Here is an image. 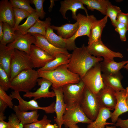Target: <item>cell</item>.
Listing matches in <instances>:
<instances>
[{
	"mask_svg": "<svg viewBox=\"0 0 128 128\" xmlns=\"http://www.w3.org/2000/svg\"><path fill=\"white\" fill-rule=\"evenodd\" d=\"M71 54L68 68L71 72L78 75L81 79L92 67L104 59L91 55L84 44L74 50Z\"/></svg>",
	"mask_w": 128,
	"mask_h": 128,
	"instance_id": "6da1fadb",
	"label": "cell"
},
{
	"mask_svg": "<svg viewBox=\"0 0 128 128\" xmlns=\"http://www.w3.org/2000/svg\"><path fill=\"white\" fill-rule=\"evenodd\" d=\"M39 77L45 78L52 83V87L58 88L69 84H75L81 79L78 74L69 70L67 64L61 65L55 70L46 71L39 69L37 70Z\"/></svg>",
	"mask_w": 128,
	"mask_h": 128,
	"instance_id": "7a4b0ae2",
	"label": "cell"
},
{
	"mask_svg": "<svg viewBox=\"0 0 128 128\" xmlns=\"http://www.w3.org/2000/svg\"><path fill=\"white\" fill-rule=\"evenodd\" d=\"M39 77L37 70L33 69L24 70L11 81L10 88L19 92H30L36 86Z\"/></svg>",
	"mask_w": 128,
	"mask_h": 128,
	"instance_id": "3957f363",
	"label": "cell"
},
{
	"mask_svg": "<svg viewBox=\"0 0 128 128\" xmlns=\"http://www.w3.org/2000/svg\"><path fill=\"white\" fill-rule=\"evenodd\" d=\"M62 87L66 108L71 109L80 106L85 87L82 80L77 83L66 84Z\"/></svg>",
	"mask_w": 128,
	"mask_h": 128,
	"instance_id": "277c9868",
	"label": "cell"
},
{
	"mask_svg": "<svg viewBox=\"0 0 128 128\" xmlns=\"http://www.w3.org/2000/svg\"><path fill=\"white\" fill-rule=\"evenodd\" d=\"M33 68L32 63L29 55L24 52L14 49L10 65L11 81L23 70Z\"/></svg>",
	"mask_w": 128,
	"mask_h": 128,
	"instance_id": "5b68a950",
	"label": "cell"
},
{
	"mask_svg": "<svg viewBox=\"0 0 128 128\" xmlns=\"http://www.w3.org/2000/svg\"><path fill=\"white\" fill-rule=\"evenodd\" d=\"M101 72L100 63H98L88 70L81 79L87 89L96 95L105 86Z\"/></svg>",
	"mask_w": 128,
	"mask_h": 128,
	"instance_id": "8992f818",
	"label": "cell"
},
{
	"mask_svg": "<svg viewBox=\"0 0 128 128\" xmlns=\"http://www.w3.org/2000/svg\"><path fill=\"white\" fill-rule=\"evenodd\" d=\"M80 106L88 118L92 121L96 119L100 108L97 96L86 87Z\"/></svg>",
	"mask_w": 128,
	"mask_h": 128,
	"instance_id": "52a82bcc",
	"label": "cell"
},
{
	"mask_svg": "<svg viewBox=\"0 0 128 128\" xmlns=\"http://www.w3.org/2000/svg\"><path fill=\"white\" fill-rule=\"evenodd\" d=\"M9 96L12 99H16L19 102L18 106L19 110L22 111L27 112L29 110L35 111L38 110H44L46 114L52 113L55 112L54 106L55 102H54L49 105L45 107L40 106L37 102L33 99L29 101L24 100L21 97L19 92L14 91Z\"/></svg>",
	"mask_w": 128,
	"mask_h": 128,
	"instance_id": "ba28073f",
	"label": "cell"
},
{
	"mask_svg": "<svg viewBox=\"0 0 128 128\" xmlns=\"http://www.w3.org/2000/svg\"><path fill=\"white\" fill-rule=\"evenodd\" d=\"M89 53L96 57H103L104 59L114 60L115 57L122 58V54L119 52L111 50L104 44L101 39L93 42L91 45L87 46Z\"/></svg>",
	"mask_w": 128,
	"mask_h": 128,
	"instance_id": "9c48e42d",
	"label": "cell"
},
{
	"mask_svg": "<svg viewBox=\"0 0 128 128\" xmlns=\"http://www.w3.org/2000/svg\"><path fill=\"white\" fill-rule=\"evenodd\" d=\"M63 121L66 128L78 123L89 124L92 121L86 116L80 105L71 109L66 108L63 116Z\"/></svg>",
	"mask_w": 128,
	"mask_h": 128,
	"instance_id": "30bf717a",
	"label": "cell"
},
{
	"mask_svg": "<svg viewBox=\"0 0 128 128\" xmlns=\"http://www.w3.org/2000/svg\"><path fill=\"white\" fill-rule=\"evenodd\" d=\"M116 91L111 88L105 86L96 95L101 108L114 110L116 105Z\"/></svg>",
	"mask_w": 128,
	"mask_h": 128,
	"instance_id": "8fae6325",
	"label": "cell"
},
{
	"mask_svg": "<svg viewBox=\"0 0 128 128\" xmlns=\"http://www.w3.org/2000/svg\"><path fill=\"white\" fill-rule=\"evenodd\" d=\"M50 26L46 30L45 37L49 42L54 46L60 48L67 50H73L77 47L75 41L71 38L64 39L54 32Z\"/></svg>",
	"mask_w": 128,
	"mask_h": 128,
	"instance_id": "7c38bea8",
	"label": "cell"
},
{
	"mask_svg": "<svg viewBox=\"0 0 128 128\" xmlns=\"http://www.w3.org/2000/svg\"><path fill=\"white\" fill-rule=\"evenodd\" d=\"M29 55L34 68L43 67L55 58L35 45L31 46Z\"/></svg>",
	"mask_w": 128,
	"mask_h": 128,
	"instance_id": "4fadbf2b",
	"label": "cell"
},
{
	"mask_svg": "<svg viewBox=\"0 0 128 128\" xmlns=\"http://www.w3.org/2000/svg\"><path fill=\"white\" fill-rule=\"evenodd\" d=\"M37 82L38 85L40 86V88L35 92L26 93L23 95V97L30 99L33 97V99L36 101L42 98H53L55 97V93L53 91H49L50 87L52 85V83L50 81L45 78H41L38 79Z\"/></svg>",
	"mask_w": 128,
	"mask_h": 128,
	"instance_id": "5bb4252c",
	"label": "cell"
},
{
	"mask_svg": "<svg viewBox=\"0 0 128 128\" xmlns=\"http://www.w3.org/2000/svg\"><path fill=\"white\" fill-rule=\"evenodd\" d=\"M97 20L93 15L86 16L80 13L77 15V20L79 23V27L75 35L70 38L75 41L77 37L83 36L88 37L91 26Z\"/></svg>",
	"mask_w": 128,
	"mask_h": 128,
	"instance_id": "9a60e30c",
	"label": "cell"
},
{
	"mask_svg": "<svg viewBox=\"0 0 128 128\" xmlns=\"http://www.w3.org/2000/svg\"><path fill=\"white\" fill-rule=\"evenodd\" d=\"M51 88L55 94L56 100L54 106L56 117L54 120L58 125L59 128H61L63 124V117L67 108L66 105L63 99V94L62 87Z\"/></svg>",
	"mask_w": 128,
	"mask_h": 128,
	"instance_id": "2e32d148",
	"label": "cell"
},
{
	"mask_svg": "<svg viewBox=\"0 0 128 128\" xmlns=\"http://www.w3.org/2000/svg\"><path fill=\"white\" fill-rule=\"evenodd\" d=\"M36 41L35 37L32 34H27L17 36L14 41L8 44L7 46L13 49L23 51L29 55L30 53L31 46Z\"/></svg>",
	"mask_w": 128,
	"mask_h": 128,
	"instance_id": "e0dca14e",
	"label": "cell"
},
{
	"mask_svg": "<svg viewBox=\"0 0 128 128\" xmlns=\"http://www.w3.org/2000/svg\"><path fill=\"white\" fill-rule=\"evenodd\" d=\"M32 34L36 39L35 45L55 58L60 54H70L67 50L58 48L52 45L49 42L45 36L38 34Z\"/></svg>",
	"mask_w": 128,
	"mask_h": 128,
	"instance_id": "ac0fdd59",
	"label": "cell"
},
{
	"mask_svg": "<svg viewBox=\"0 0 128 128\" xmlns=\"http://www.w3.org/2000/svg\"><path fill=\"white\" fill-rule=\"evenodd\" d=\"M61 7L59 11L64 18L68 19L66 17L67 11L70 10L72 11V18L77 20L76 13L79 9H81L85 11L86 16L89 15L87 9L84 6V4L80 0H64L60 2Z\"/></svg>",
	"mask_w": 128,
	"mask_h": 128,
	"instance_id": "d6986e66",
	"label": "cell"
},
{
	"mask_svg": "<svg viewBox=\"0 0 128 128\" xmlns=\"http://www.w3.org/2000/svg\"><path fill=\"white\" fill-rule=\"evenodd\" d=\"M116 95L117 103L114 112L112 113L111 117L112 122L115 123L123 114L128 112V106L126 102V91L124 90L116 91Z\"/></svg>",
	"mask_w": 128,
	"mask_h": 128,
	"instance_id": "ffe728a7",
	"label": "cell"
},
{
	"mask_svg": "<svg viewBox=\"0 0 128 128\" xmlns=\"http://www.w3.org/2000/svg\"><path fill=\"white\" fill-rule=\"evenodd\" d=\"M0 22L9 24L13 28L15 24L13 7L8 0L0 1Z\"/></svg>",
	"mask_w": 128,
	"mask_h": 128,
	"instance_id": "44dd1931",
	"label": "cell"
},
{
	"mask_svg": "<svg viewBox=\"0 0 128 128\" xmlns=\"http://www.w3.org/2000/svg\"><path fill=\"white\" fill-rule=\"evenodd\" d=\"M108 17L105 15L100 19L96 20L93 23L88 37V46H90L94 42L101 39V35L107 22Z\"/></svg>",
	"mask_w": 128,
	"mask_h": 128,
	"instance_id": "7402d4cb",
	"label": "cell"
},
{
	"mask_svg": "<svg viewBox=\"0 0 128 128\" xmlns=\"http://www.w3.org/2000/svg\"><path fill=\"white\" fill-rule=\"evenodd\" d=\"M14 49L0 44V67L5 70L10 78L11 63Z\"/></svg>",
	"mask_w": 128,
	"mask_h": 128,
	"instance_id": "603a6c76",
	"label": "cell"
},
{
	"mask_svg": "<svg viewBox=\"0 0 128 128\" xmlns=\"http://www.w3.org/2000/svg\"><path fill=\"white\" fill-rule=\"evenodd\" d=\"M50 27L57 31L58 35L65 39L70 38L75 34L79 27L78 22L77 21L73 24L66 23L60 26L51 25Z\"/></svg>",
	"mask_w": 128,
	"mask_h": 128,
	"instance_id": "cb8c5ba5",
	"label": "cell"
},
{
	"mask_svg": "<svg viewBox=\"0 0 128 128\" xmlns=\"http://www.w3.org/2000/svg\"><path fill=\"white\" fill-rule=\"evenodd\" d=\"M109 109L105 108H101L96 119L88 124L87 128H105L107 125H115L112 123L106 122L107 120L111 118V113Z\"/></svg>",
	"mask_w": 128,
	"mask_h": 128,
	"instance_id": "d4e9b609",
	"label": "cell"
},
{
	"mask_svg": "<svg viewBox=\"0 0 128 128\" xmlns=\"http://www.w3.org/2000/svg\"><path fill=\"white\" fill-rule=\"evenodd\" d=\"M105 85L110 87L116 91L125 89L123 87L121 81L123 78L120 72L114 74H101Z\"/></svg>",
	"mask_w": 128,
	"mask_h": 128,
	"instance_id": "484cf974",
	"label": "cell"
},
{
	"mask_svg": "<svg viewBox=\"0 0 128 128\" xmlns=\"http://www.w3.org/2000/svg\"><path fill=\"white\" fill-rule=\"evenodd\" d=\"M128 60L116 62L114 60L103 59L100 63V68L103 73L112 74L117 73L121 69L123 68L128 63Z\"/></svg>",
	"mask_w": 128,
	"mask_h": 128,
	"instance_id": "4316f807",
	"label": "cell"
},
{
	"mask_svg": "<svg viewBox=\"0 0 128 128\" xmlns=\"http://www.w3.org/2000/svg\"><path fill=\"white\" fill-rule=\"evenodd\" d=\"M15 114L23 124H29L37 121L39 114L38 110L28 112L22 111L19 109L18 106L14 105L13 109Z\"/></svg>",
	"mask_w": 128,
	"mask_h": 128,
	"instance_id": "83f0119b",
	"label": "cell"
},
{
	"mask_svg": "<svg viewBox=\"0 0 128 128\" xmlns=\"http://www.w3.org/2000/svg\"><path fill=\"white\" fill-rule=\"evenodd\" d=\"M71 55L70 54H59L54 60L49 62L44 67L39 69L46 71L53 70L61 65L68 64L69 62Z\"/></svg>",
	"mask_w": 128,
	"mask_h": 128,
	"instance_id": "f1b7e54d",
	"label": "cell"
},
{
	"mask_svg": "<svg viewBox=\"0 0 128 128\" xmlns=\"http://www.w3.org/2000/svg\"><path fill=\"white\" fill-rule=\"evenodd\" d=\"M84 5L87 6L89 10L93 11L94 9L106 15L107 7L111 2L108 0H80Z\"/></svg>",
	"mask_w": 128,
	"mask_h": 128,
	"instance_id": "f546056e",
	"label": "cell"
},
{
	"mask_svg": "<svg viewBox=\"0 0 128 128\" xmlns=\"http://www.w3.org/2000/svg\"><path fill=\"white\" fill-rule=\"evenodd\" d=\"M39 17L36 13L31 14L28 17L25 22L19 25L16 28L14 32L17 36L27 34L28 30L39 19Z\"/></svg>",
	"mask_w": 128,
	"mask_h": 128,
	"instance_id": "4dcf8cb0",
	"label": "cell"
},
{
	"mask_svg": "<svg viewBox=\"0 0 128 128\" xmlns=\"http://www.w3.org/2000/svg\"><path fill=\"white\" fill-rule=\"evenodd\" d=\"M51 21L49 17L46 18L44 21L39 19L28 30L27 33L38 34L45 36L47 28L51 25Z\"/></svg>",
	"mask_w": 128,
	"mask_h": 128,
	"instance_id": "1f68e13d",
	"label": "cell"
},
{
	"mask_svg": "<svg viewBox=\"0 0 128 128\" xmlns=\"http://www.w3.org/2000/svg\"><path fill=\"white\" fill-rule=\"evenodd\" d=\"M17 36L13 28L8 23H3V34L0 44L6 45L13 42Z\"/></svg>",
	"mask_w": 128,
	"mask_h": 128,
	"instance_id": "d6a6232c",
	"label": "cell"
},
{
	"mask_svg": "<svg viewBox=\"0 0 128 128\" xmlns=\"http://www.w3.org/2000/svg\"><path fill=\"white\" fill-rule=\"evenodd\" d=\"M122 12L120 8L113 5L110 3L108 5L106 12V15L110 18L112 25L115 28L116 27L117 16Z\"/></svg>",
	"mask_w": 128,
	"mask_h": 128,
	"instance_id": "836d02e7",
	"label": "cell"
},
{
	"mask_svg": "<svg viewBox=\"0 0 128 128\" xmlns=\"http://www.w3.org/2000/svg\"><path fill=\"white\" fill-rule=\"evenodd\" d=\"M9 1L13 8L25 10L30 14L36 12L35 10L30 5V0H10Z\"/></svg>",
	"mask_w": 128,
	"mask_h": 128,
	"instance_id": "e575fe53",
	"label": "cell"
},
{
	"mask_svg": "<svg viewBox=\"0 0 128 128\" xmlns=\"http://www.w3.org/2000/svg\"><path fill=\"white\" fill-rule=\"evenodd\" d=\"M15 19V24L13 28L14 31L21 22L28 17L31 14L27 11L22 9L13 8Z\"/></svg>",
	"mask_w": 128,
	"mask_h": 128,
	"instance_id": "d590c367",
	"label": "cell"
},
{
	"mask_svg": "<svg viewBox=\"0 0 128 128\" xmlns=\"http://www.w3.org/2000/svg\"><path fill=\"white\" fill-rule=\"evenodd\" d=\"M10 78L5 70L0 67V87L5 91L11 88Z\"/></svg>",
	"mask_w": 128,
	"mask_h": 128,
	"instance_id": "8d00e7d4",
	"label": "cell"
},
{
	"mask_svg": "<svg viewBox=\"0 0 128 128\" xmlns=\"http://www.w3.org/2000/svg\"><path fill=\"white\" fill-rule=\"evenodd\" d=\"M48 119L47 116L44 115L42 119L32 123L23 125L24 128H45L46 125L51 122Z\"/></svg>",
	"mask_w": 128,
	"mask_h": 128,
	"instance_id": "74e56055",
	"label": "cell"
},
{
	"mask_svg": "<svg viewBox=\"0 0 128 128\" xmlns=\"http://www.w3.org/2000/svg\"><path fill=\"white\" fill-rule=\"evenodd\" d=\"M44 0H30V3L33 4L35 7L36 12L39 18L43 19L44 18L46 13L44 11L43 7Z\"/></svg>",
	"mask_w": 128,
	"mask_h": 128,
	"instance_id": "f35d334b",
	"label": "cell"
},
{
	"mask_svg": "<svg viewBox=\"0 0 128 128\" xmlns=\"http://www.w3.org/2000/svg\"><path fill=\"white\" fill-rule=\"evenodd\" d=\"M8 122L10 128H23V124L20 122L15 114L12 113L8 117Z\"/></svg>",
	"mask_w": 128,
	"mask_h": 128,
	"instance_id": "ab89813d",
	"label": "cell"
},
{
	"mask_svg": "<svg viewBox=\"0 0 128 128\" xmlns=\"http://www.w3.org/2000/svg\"><path fill=\"white\" fill-rule=\"evenodd\" d=\"M0 99L6 103L9 107L13 109L14 105L12 101V99L8 95L1 87H0Z\"/></svg>",
	"mask_w": 128,
	"mask_h": 128,
	"instance_id": "60d3db41",
	"label": "cell"
},
{
	"mask_svg": "<svg viewBox=\"0 0 128 128\" xmlns=\"http://www.w3.org/2000/svg\"><path fill=\"white\" fill-rule=\"evenodd\" d=\"M117 21L128 26V13H120L117 16Z\"/></svg>",
	"mask_w": 128,
	"mask_h": 128,
	"instance_id": "b9f144b4",
	"label": "cell"
},
{
	"mask_svg": "<svg viewBox=\"0 0 128 128\" xmlns=\"http://www.w3.org/2000/svg\"><path fill=\"white\" fill-rule=\"evenodd\" d=\"M128 30V28H125L122 29L115 28V30L119 33L121 40L122 41L124 42L126 40V34Z\"/></svg>",
	"mask_w": 128,
	"mask_h": 128,
	"instance_id": "7bdbcfd3",
	"label": "cell"
},
{
	"mask_svg": "<svg viewBox=\"0 0 128 128\" xmlns=\"http://www.w3.org/2000/svg\"><path fill=\"white\" fill-rule=\"evenodd\" d=\"M115 125L121 128H128V119H122L120 118L118 119Z\"/></svg>",
	"mask_w": 128,
	"mask_h": 128,
	"instance_id": "ee69618b",
	"label": "cell"
},
{
	"mask_svg": "<svg viewBox=\"0 0 128 128\" xmlns=\"http://www.w3.org/2000/svg\"><path fill=\"white\" fill-rule=\"evenodd\" d=\"M8 106V105L6 103L0 99V112L4 113Z\"/></svg>",
	"mask_w": 128,
	"mask_h": 128,
	"instance_id": "f6af8a7d",
	"label": "cell"
},
{
	"mask_svg": "<svg viewBox=\"0 0 128 128\" xmlns=\"http://www.w3.org/2000/svg\"><path fill=\"white\" fill-rule=\"evenodd\" d=\"M0 128H10V127L8 122H6L4 120H0Z\"/></svg>",
	"mask_w": 128,
	"mask_h": 128,
	"instance_id": "bcb514c9",
	"label": "cell"
},
{
	"mask_svg": "<svg viewBox=\"0 0 128 128\" xmlns=\"http://www.w3.org/2000/svg\"><path fill=\"white\" fill-rule=\"evenodd\" d=\"M3 34V23L0 22V41L2 40Z\"/></svg>",
	"mask_w": 128,
	"mask_h": 128,
	"instance_id": "7dc6e473",
	"label": "cell"
},
{
	"mask_svg": "<svg viewBox=\"0 0 128 128\" xmlns=\"http://www.w3.org/2000/svg\"><path fill=\"white\" fill-rule=\"evenodd\" d=\"M127 27L128 28V26L117 21L115 28L122 29Z\"/></svg>",
	"mask_w": 128,
	"mask_h": 128,
	"instance_id": "c3c4849f",
	"label": "cell"
},
{
	"mask_svg": "<svg viewBox=\"0 0 128 128\" xmlns=\"http://www.w3.org/2000/svg\"><path fill=\"white\" fill-rule=\"evenodd\" d=\"M106 127L105 128H116V126L114 125V126H109L107 125H106ZM68 128H79L78 126L76 124L74 125H71L69 126Z\"/></svg>",
	"mask_w": 128,
	"mask_h": 128,
	"instance_id": "681fc988",
	"label": "cell"
},
{
	"mask_svg": "<svg viewBox=\"0 0 128 128\" xmlns=\"http://www.w3.org/2000/svg\"><path fill=\"white\" fill-rule=\"evenodd\" d=\"M45 128H59V127L56 123L52 124L49 123L46 125Z\"/></svg>",
	"mask_w": 128,
	"mask_h": 128,
	"instance_id": "f907efd6",
	"label": "cell"
},
{
	"mask_svg": "<svg viewBox=\"0 0 128 128\" xmlns=\"http://www.w3.org/2000/svg\"><path fill=\"white\" fill-rule=\"evenodd\" d=\"M50 5L49 8V12H50L52 10L53 6L55 5V0H50Z\"/></svg>",
	"mask_w": 128,
	"mask_h": 128,
	"instance_id": "816d5d0a",
	"label": "cell"
},
{
	"mask_svg": "<svg viewBox=\"0 0 128 128\" xmlns=\"http://www.w3.org/2000/svg\"><path fill=\"white\" fill-rule=\"evenodd\" d=\"M4 115V113L0 112V120H4L6 119V117Z\"/></svg>",
	"mask_w": 128,
	"mask_h": 128,
	"instance_id": "f5cc1de1",
	"label": "cell"
},
{
	"mask_svg": "<svg viewBox=\"0 0 128 128\" xmlns=\"http://www.w3.org/2000/svg\"><path fill=\"white\" fill-rule=\"evenodd\" d=\"M126 91V102L128 106V87L125 89Z\"/></svg>",
	"mask_w": 128,
	"mask_h": 128,
	"instance_id": "db71d44e",
	"label": "cell"
},
{
	"mask_svg": "<svg viewBox=\"0 0 128 128\" xmlns=\"http://www.w3.org/2000/svg\"><path fill=\"white\" fill-rule=\"evenodd\" d=\"M127 50L128 52V47L127 48ZM123 68L128 71V63L124 66Z\"/></svg>",
	"mask_w": 128,
	"mask_h": 128,
	"instance_id": "11a10c76",
	"label": "cell"
}]
</instances>
